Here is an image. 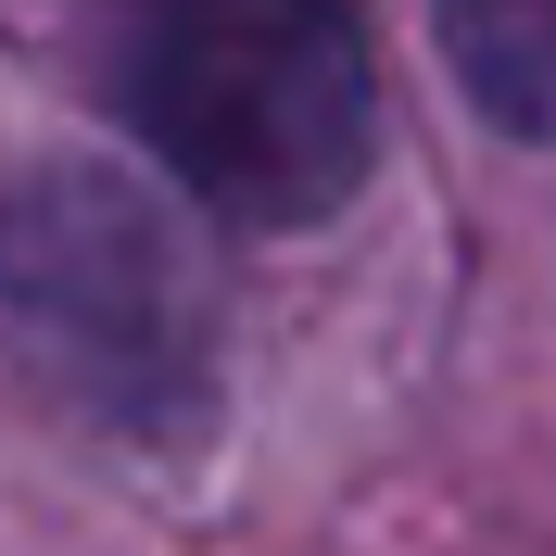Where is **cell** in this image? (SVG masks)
<instances>
[{
	"label": "cell",
	"instance_id": "obj_2",
	"mask_svg": "<svg viewBox=\"0 0 556 556\" xmlns=\"http://www.w3.org/2000/svg\"><path fill=\"white\" fill-rule=\"evenodd\" d=\"M0 329L114 430H177L215 380V278L127 177L51 165L0 203Z\"/></svg>",
	"mask_w": 556,
	"mask_h": 556
},
{
	"label": "cell",
	"instance_id": "obj_1",
	"mask_svg": "<svg viewBox=\"0 0 556 556\" xmlns=\"http://www.w3.org/2000/svg\"><path fill=\"white\" fill-rule=\"evenodd\" d=\"M114 102L228 228H316L380 152L354 0H114Z\"/></svg>",
	"mask_w": 556,
	"mask_h": 556
},
{
	"label": "cell",
	"instance_id": "obj_3",
	"mask_svg": "<svg viewBox=\"0 0 556 556\" xmlns=\"http://www.w3.org/2000/svg\"><path fill=\"white\" fill-rule=\"evenodd\" d=\"M468 102L519 139H556V0H430Z\"/></svg>",
	"mask_w": 556,
	"mask_h": 556
}]
</instances>
